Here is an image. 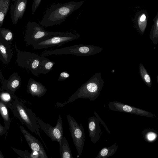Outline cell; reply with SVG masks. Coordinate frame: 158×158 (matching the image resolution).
Wrapping results in <instances>:
<instances>
[{"instance_id": "4dcf8cb0", "label": "cell", "mask_w": 158, "mask_h": 158, "mask_svg": "<svg viewBox=\"0 0 158 158\" xmlns=\"http://www.w3.org/2000/svg\"><path fill=\"white\" fill-rule=\"evenodd\" d=\"M30 157L31 158H40L39 153L35 151H32L30 153Z\"/></svg>"}, {"instance_id": "1f68e13d", "label": "cell", "mask_w": 158, "mask_h": 158, "mask_svg": "<svg viewBox=\"0 0 158 158\" xmlns=\"http://www.w3.org/2000/svg\"><path fill=\"white\" fill-rule=\"evenodd\" d=\"M4 131L3 127L0 124V135L2 134Z\"/></svg>"}, {"instance_id": "3957f363", "label": "cell", "mask_w": 158, "mask_h": 158, "mask_svg": "<svg viewBox=\"0 0 158 158\" xmlns=\"http://www.w3.org/2000/svg\"><path fill=\"white\" fill-rule=\"evenodd\" d=\"M102 48L99 46L83 44L44 51L41 56L52 55H73L77 56H90L101 52Z\"/></svg>"}, {"instance_id": "8fae6325", "label": "cell", "mask_w": 158, "mask_h": 158, "mask_svg": "<svg viewBox=\"0 0 158 158\" xmlns=\"http://www.w3.org/2000/svg\"><path fill=\"white\" fill-rule=\"evenodd\" d=\"M22 132L24 135L30 148L33 151L37 152L40 158H48L42 144L35 137L30 134L23 127L20 126Z\"/></svg>"}, {"instance_id": "8992f818", "label": "cell", "mask_w": 158, "mask_h": 158, "mask_svg": "<svg viewBox=\"0 0 158 158\" xmlns=\"http://www.w3.org/2000/svg\"><path fill=\"white\" fill-rule=\"evenodd\" d=\"M64 32L48 31L36 22L29 21L26 26L24 39L27 45L32 46L35 41L42 38Z\"/></svg>"}, {"instance_id": "ba28073f", "label": "cell", "mask_w": 158, "mask_h": 158, "mask_svg": "<svg viewBox=\"0 0 158 158\" xmlns=\"http://www.w3.org/2000/svg\"><path fill=\"white\" fill-rule=\"evenodd\" d=\"M16 108L20 118L24 123L32 132L39 136L46 146L41 136L40 127L37 122L34 114L30 110L26 108L22 104L21 105L17 103L16 104Z\"/></svg>"}, {"instance_id": "d6a6232c", "label": "cell", "mask_w": 158, "mask_h": 158, "mask_svg": "<svg viewBox=\"0 0 158 158\" xmlns=\"http://www.w3.org/2000/svg\"><path fill=\"white\" fill-rule=\"evenodd\" d=\"M4 79L0 70V81L1 82Z\"/></svg>"}, {"instance_id": "e575fe53", "label": "cell", "mask_w": 158, "mask_h": 158, "mask_svg": "<svg viewBox=\"0 0 158 158\" xmlns=\"http://www.w3.org/2000/svg\"><path fill=\"white\" fill-rule=\"evenodd\" d=\"M16 0H11V1L12 2H14V1H15Z\"/></svg>"}, {"instance_id": "f546056e", "label": "cell", "mask_w": 158, "mask_h": 158, "mask_svg": "<svg viewBox=\"0 0 158 158\" xmlns=\"http://www.w3.org/2000/svg\"><path fill=\"white\" fill-rule=\"evenodd\" d=\"M94 114L95 115L96 117L99 120V121L104 126V127L107 131V132L109 134L110 133V130L108 129V127H107L105 123L102 120V119L101 118L99 117V116H98V114L97 113L95 112L94 111Z\"/></svg>"}, {"instance_id": "277c9868", "label": "cell", "mask_w": 158, "mask_h": 158, "mask_svg": "<svg viewBox=\"0 0 158 158\" xmlns=\"http://www.w3.org/2000/svg\"><path fill=\"white\" fill-rule=\"evenodd\" d=\"M15 48L17 54V62L18 66L27 69L36 76L40 74L42 60L45 57L34 53L23 51L18 49L16 44Z\"/></svg>"}, {"instance_id": "4fadbf2b", "label": "cell", "mask_w": 158, "mask_h": 158, "mask_svg": "<svg viewBox=\"0 0 158 158\" xmlns=\"http://www.w3.org/2000/svg\"><path fill=\"white\" fill-rule=\"evenodd\" d=\"M88 127L90 140L94 143H96L99 140L102 134L100 122L98 119L94 116L89 117Z\"/></svg>"}, {"instance_id": "5b68a950", "label": "cell", "mask_w": 158, "mask_h": 158, "mask_svg": "<svg viewBox=\"0 0 158 158\" xmlns=\"http://www.w3.org/2000/svg\"><path fill=\"white\" fill-rule=\"evenodd\" d=\"M80 35L75 31L64 33L42 38L32 46L34 49H41L58 46L78 39Z\"/></svg>"}, {"instance_id": "2e32d148", "label": "cell", "mask_w": 158, "mask_h": 158, "mask_svg": "<svg viewBox=\"0 0 158 158\" xmlns=\"http://www.w3.org/2000/svg\"><path fill=\"white\" fill-rule=\"evenodd\" d=\"M148 14L146 10H141L138 11L135 18V22L136 28L139 33L142 35L146 28Z\"/></svg>"}, {"instance_id": "6da1fadb", "label": "cell", "mask_w": 158, "mask_h": 158, "mask_svg": "<svg viewBox=\"0 0 158 158\" xmlns=\"http://www.w3.org/2000/svg\"><path fill=\"white\" fill-rule=\"evenodd\" d=\"M84 1H74L52 5L46 12L40 24L49 27L59 24L74 11L80 8Z\"/></svg>"}, {"instance_id": "83f0119b", "label": "cell", "mask_w": 158, "mask_h": 158, "mask_svg": "<svg viewBox=\"0 0 158 158\" xmlns=\"http://www.w3.org/2000/svg\"><path fill=\"white\" fill-rule=\"evenodd\" d=\"M70 76V74L66 71H64L61 72L58 77V81H64Z\"/></svg>"}, {"instance_id": "ffe728a7", "label": "cell", "mask_w": 158, "mask_h": 158, "mask_svg": "<svg viewBox=\"0 0 158 158\" xmlns=\"http://www.w3.org/2000/svg\"><path fill=\"white\" fill-rule=\"evenodd\" d=\"M14 38V35L10 30L0 27V39L5 44L11 45Z\"/></svg>"}, {"instance_id": "7a4b0ae2", "label": "cell", "mask_w": 158, "mask_h": 158, "mask_svg": "<svg viewBox=\"0 0 158 158\" xmlns=\"http://www.w3.org/2000/svg\"><path fill=\"white\" fill-rule=\"evenodd\" d=\"M104 85L101 73L97 72L82 84L68 100L64 102H57L56 106L62 107L79 98L89 99L90 101H94L99 97Z\"/></svg>"}, {"instance_id": "484cf974", "label": "cell", "mask_w": 158, "mask_h": 158, "mask_svg": "<svg viewBox=\"0 0 158 158\" xmlns=\"http://www.w3.org/2000/svg\"><path fill=\"white\" fill-rule=\"evenodd\" d=\"M11 94L9 92L3 91L0 92V99L5 102H9L11 100Z\"/></svg>"}, {"instance_id": "7402d4cb", "label": "cell", "mask_w": 158, "mask_h": 158, "mask_svg": "<svg viewBox=\"0 0 158 158\" xmlns=\"http://www.w3.org/2000/svg\"><path fill=\"white\" fill-rule=\"evenodd\" d=\"M11 0H0V27L8 12Z\"/></svg>"}, {"instance_id": "836d02e7", "label": "cell", "mask_w": 158, "mask_h": 158, "mask_svg": "<svg viewBox=\"0 0 158 158\" xmlns=\"http://www.w3.org/2000/svg\"><path fill=\"white\" fill-rule=\"evenodd\" d=\"M4 156H3L2 154L0 152V158H4Z\"/></svg>"}, {"instance_id": "ac0fdd59", "label": "cell", "mask_w": 158, "mask_h": 158, "mask_svg": "<svg viewBox=\"0 0 158 158\" xmlns=\"http://www.w3.org/2000/svg\"><path fill=\"white\" fill-rule=\"evenodd\" d=\"M60 144L59 152L61 158H73L68 142L63 136Z\"/></svg>"}, {"instance_id": "5bb4252c", "label": "cell", "mask_w": 158, "mask_h": 158, "mask_svg": "<svg viewBox=\"0 0 158 158\" xmlns=\"http://www.w3.org/2000/svg\"><path fill=\"white\" fill-rule=\"evenodd\" d=\"M21 82V77L18 73L14 72L7 80L4 78L1 82L2 84V88L12 94L19 88Z\"/></svg>"}, {"instance_id": "d4e9b609", "label": "cell", "mask_w": 158, "mask_h": 158, "mask_svg": "<svg viewBox=\"0 0 158 158\" xmlns=\"http://www.w3.org/2000/svg\"><path fill=\"white\" fill-rule=\"evenodd\" d=\"M0 113L5 121H9L8 111L6 106L2 102L0 101Z\"/></svg>"}, {"instance_id": "d6986e66", "label": "cell", "mask_w": 158, "mask_h": 158, "mask_svg": "<svg viewBox=\"0 0 158 158\" xmlns=\"http://www.w3.org/2000/svg\"><path fill=\"white\" fill-rule=\"evenodd\" d=\"M118 145L116 143L108 147L102 148L95 158H107L113 156L116 152Z\"/></svg>"}, {"instance_id": "44dd1931", "label": "cell", "mask_w": 158, "mask_h": 158, "mask_svg": "<svg viewBox=\"0 0 158 158\" xmlns=\"http://www.w3.org/2000/svg\"><path fill=\"white\" fill-rule=\"evenodd\" d=\"M153 21L154 24L151 29L149 37L153 44L156 45L158 43V12Z\"/></svg>"}, {"instance_id": "30bf717a", "label": "cell", "mask_w": 158, "mask_h": 158, "mask_svg": "<svg viewBox=\"0 0 158 158\" xmlns=\"http://www.w3.org/2000/svg\"><path fill=\"white\" fill-rule=\"evenodd\" d=\"M108 107L110 110L114 111L127 113L149 118L156 117L154 114L149 112L117 101L109 102Z\"/></svg>"}, {"instance_id": "e0dca14e", "label": "cell", "mask_w": 158, "mask_h": 158, "mask_svg": "<svg viewBox=\"0 0 158 158\" xmlns=\"http://www.w3.org/2000/svg\"><path fill=\"white\" fill-rule=\"evenodd\" d=\"M11 45H7L0 39V60L4 64L8 65L12 59L13 52Z\"/></svg>"}, {"instance_id": "9c48e42d", "label": "cell", "mask_w": 158, "mask_h": 158, "mask_svg": "<svg viewBox=\"0 0 158 158\" xmlns=\"http://www.w3.org/2000/svg\"><path fill=\"white\" fill-rule=\"evenodd\" d=\"M34 114L41 129L50 138L52 141H56L60 144L63 135V122L60 114L59 115L56 125L53 127L49 124L45 123Z\"/></svg>"}, {"instance_id": "4316f807", "label": "cell", "mask_w": 158, "mask_h": 158, "mask_svg": "<svg viewBox=\"0 0 158 158\" xmlns=\"http://www.w3.org/2000/svg\"><path fill=\"white\" fill-rule=\"evenodd\" d=\"M145 135V138H146V140L150 142L155 140L157 137V135L155 132L152 131H149L147 132Z\"/></svg>"}, {"instance_id": "603a6c76", "label": "cell", "mask_w": 158, "mask_h": 158, "mask_svg": "<svg viewBox=\"0 0 158 158\" xmlns=\"http://www.w3.org/2000/svg\"><path fill=\"white\" fill-rule=\"evenodd\" d=\"M55 62L45 57L42 60L39 73L46 74L53 69Z\"/></svg>"}, {"instance_id": "7c38bea8", "label": "cell", "mask_w": 158, "mask_h": 158, "mask_svg": "<svg viewBox=\"0 0 158 158\" xmlns=\"http://www.w3.org/2000/svg\"><path fill=\"white\" fill-rule=\"evenodd\" d=\"M28 0H16L10 5V13L12 23L16 25L25 11Z\"/></svg>"}, {"instance_id": "f1b7e54d", "label": "cell", "mask_w": 158, "mask_h": 158, "mask_svg": "<svg viewBox=\"0 0 158 158\" xmlns=\"http://www.w3.org/2000/svg\"><path fill=\"white\" fill-rule=\"evenodd\" d=\"M42 0H34L32 5V14L33 15L39 7Z\"/></svg>"}, {"instance_id": "52a82bcc", "label": "cell", "mask_w": 158, "mask_h": 158, "mask_svg": "<svg viewBox=\"0 0 158 158\" xmlns=\"http://www.w3.org/2000/svg\"><path fill=\"white\" fill-rule=\"evenodd\" d=\"M69 130L74 145L80 156L82 154L85 139V133L81 123L79 125L69 114L66 116Z\"/></svg>"}, {"instance_id": "9a60e30c", "label": "cell", "mask_w": 158, "mask_h": 158, "mask_svg": "<svg viewBox=\"0 0 158 158\" xmlns=\"http://www.w3.org/2000/svg\"><path fill=\"white\" fill-rule=\"evenodd\" d=\"M27 91L33 97L41 98L46 93L47 89L41 83L30 78L27 86Z\"/></svg>"}, {"instance_id": "cb8c5ba5", "label": "cell", "mask_w": 158, "mask_h": 158, "mask_svg": "<svg viewBox=\"0 0 158 158\" xmlns=\"http://www.w3.org/2000/svg\"><path fill=\"white\" fill-rule=\"evenodd\" d=\"M139 69L140 75L143 81L148 87L151 88L152 86V81L147 70L141 63L139 64Z\"/></svg>"}]
</instances>
